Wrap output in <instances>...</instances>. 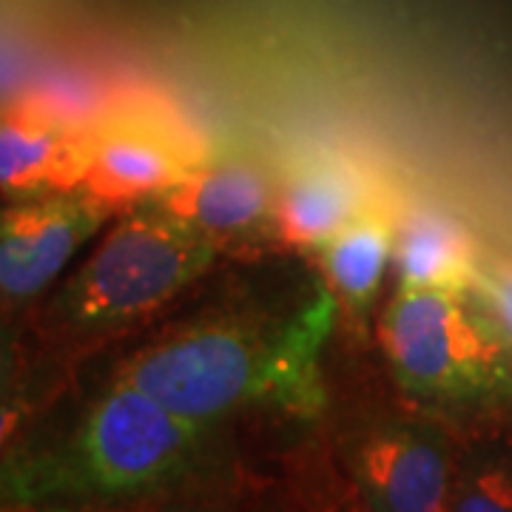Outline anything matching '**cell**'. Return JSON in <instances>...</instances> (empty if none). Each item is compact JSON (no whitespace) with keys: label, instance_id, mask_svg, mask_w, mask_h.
I'll return each instance as SVG.
<instances>
[{"label":"cell","instance_id":"obj_1","mask_svg":"<svg viewBox=\"0 0 512 512\" xmlns=\"http://www.w3.org/2000/svg\"><path fill=\"white\" fill-rule=\"evenodd\" d=\"M228 470L222 424L171 413L109 373L60 390L0 458V512L183 501Z\"/></svg>","mask_w":512,"mask_h":512},{"label":"cell","instance_id":"obj_2","mask_svg":"<svg viewBox=\"0 0 512 512\" xmlns=\"http://www.w3.org/2000/svg\"><path fill=\"white\" fill-rule=\"evenodd\" d=\"M333 319V293L316 288L274 316L211 319L168 330L123 356L111 373L200 424L225 427L251 410L311 419L325 407L322 350Z\"/></svg>","mask_w":512,"mask_h":512},{"label":"cell","instance_id":"obj_3","mask_svg":"<svg viewBox=\"0 0 512 512\" xmlns=\"http://www.w3.org/2000/svg\"><path fill=\"white\" fill-rule=\"evenodd\" d=\"M217 251L220 239L180 220L163 202H137L63 276L43 308V325L63 342L109 336L191 285Z\"/></svg>","mask_w":512,"mask_h":512},{"label":"cell","instance_id":"obj_4","mask_svg":"<svg viewBox=\"0 0 512 512\" xmlns=\"http://www.w3.org/2000/svg\"><path fill=\"white\" fill-rule=\"evenodd\" d=\"M384 359L404 393L441 407L512 396V339L467 291H399L379 325Z\"/></svg>","mask_w":512,"mask_h":512},{"label":"cell","instance_id":"obj_5","mask_svg":"<svg viewBox=\"0 0 512 512\" xmlns=\"http://www.w3.org/2000/svg\"><path fill=\"white\" fill-rule=\"evenodd\" d=\"M83 128L89 146L83 188L117 211L160 197L202 163L191 131L154 97H120Z\"/></svg>","mask_w":512,"mask_h":512},{"label":"cell","instance_id":"obj_6","mask_svg":"<svg viewBox=\"0 0 512 512\" xmlns=\"http://www.w3.org/2000/svg\"><path fill=\"white\" fill-rule=\"evenodd\" d=\"M117 214L86 188L0 202V313L12 316L55 291Z\"/></svg>","mask_w":512,"mask_h":512},{"label":"cell","instance_id":"obj_7","mask_svg":"<svg viewBox=\"0 0 512 512\" xmlns=\"http://www.w3.org/2000/svg\"><path fill=\"white\" fill-rule=\"evenodd\" d=\"M456 464L447 433L421 419L370 421L348 453L367 512H447Z\"/></svg>","mask_w":512,"mask_h":512},{"label":"cell","instance_id":"obj_8","mask_svg":"<svg viewBox=\"0 0 512 512\" xmlns=\"http://www.w3.org/2000/svg\"><path fill=\"white\" fill-rule=\"evenodd\" d=\"M89 174L86 128L43 97L0 106V202H26L83 188Z\"/></svg>","mask_w":512,"mask_h":512},{"label":"cell","instance_id":"obj_9","mask_svg":"<svg viewBox=\"0 0 512 512\" xmlns=\"http://www.w3.org/2000/svg\"><path fill=\"white\" fill-rule=\"evenodd\" d=\"M211 237L245 234L274 217L276 194L262 168L245 160L200 163L180 183L154 197Z\"/></svg>","mask_w":512,"mask_h":512},{"label":"cell","instance_id":"obj_10","mask_svg":"<svg viewBox=\"0 0 512 512\" xmlns=\"http://www.w3.org/2000/svg\"><path fill=\"white\" fill-rule=\"evenodd\" d=\"M365 211V185L353 168L336 160H311L296 165L276 191L274 225L291 248H322Z\"/></svg>","mask_w":512,"mask_h":512},{"label":"cell","instance_id":"obj_11","mask_svg":"<svg viewBox=\"0 0 512 512\" xmlns=\"http://www.w3.org/2000/svg\"><path fill=\"white\" fill-rule=\"evenodd\" d=\"M399 291H467L478 279L467 228L439 208H416L396 228Z\"/></svg>","mask_w":512,"mask_h":512},{"label":"cell","instance_id":"obj_12","mask_svg":"<svg viewBox=\"0 0 512 512\" xmlns=\"http://www.w3.org/2000/svg\"><path fill=\"white\" fill-rule=\"evenodd\" d=\"M396 248V228L379 211H365L322 245L328 288L350 311L365 313L382 288Z\"/></svg>","mask_w":512,"mask_h":512},{"label":"cell","instance_id":"obj_13","mask_svg":"<svg viewBox=\"0 0 512 512\" xmlns=\"http://www.w3.org/2000/svg\"><path fill=\"white\" fill-rule=\"evenodd\" d=\"M447 512H512V450L478 444L461 453Z\"/></svg>","mask_w":512,"mask_h":512},{"label":"cell","instance_id":"obj_14","mask_svg":"<svg viewBox=\"0 0 512 512\" xmlns=\"http://www.w3.org/2000/svg\"><path fill=\"white\" fill-rule=\"evenodd\" d=\"M60 390L63 384L52 373L40 367H26L18 382L0 393V458L6 456V450Z\"/></svg>","mask_w":512,"mask_h":512},{"label":"cell","instance_id":"obj_15","mask_svg":"<svg viewBox=\"0 0 512 512\" xmlns=\"http://www.w3.org/2000/svg\"><path fill=\"white\" fill-rule=\"evenodd\" d=\"M23 353V330L12 322V316L0 313V393L9 390L26 373Z\"/></svg>","mask_w":512,"mask_h":512},{"label":"cell","instance_id":"obj_16","mask_svg":"<svg viewBox=\"0 0 512 512\" xmlns=\"http://www.w3.org/2000/svg\"><path fill=\"white\" fill-rule=\"evenodd\" d=\"M481 291H484V302H487V308L493 311V316L498 319V325H501L504 333L512 339V268L510 265H501V268H495L490 276H484Z\"/></svg>","mask_w":512,"mask_h":512},{"label":"cell","instance_id":"obj_17","mask_svg":"<svg viewBox=\"0 0 512 512\" xmlns=\"http://www.w3.org/2000/svg\"><path fill=\"white\" fill-rule=\"evenodd\" d=\"M37 512H225L194 498L185 501H160V504H131V507H100V510H37Z\"/></svg>","mask_w":512,"mask_h":512}]
</instances>
